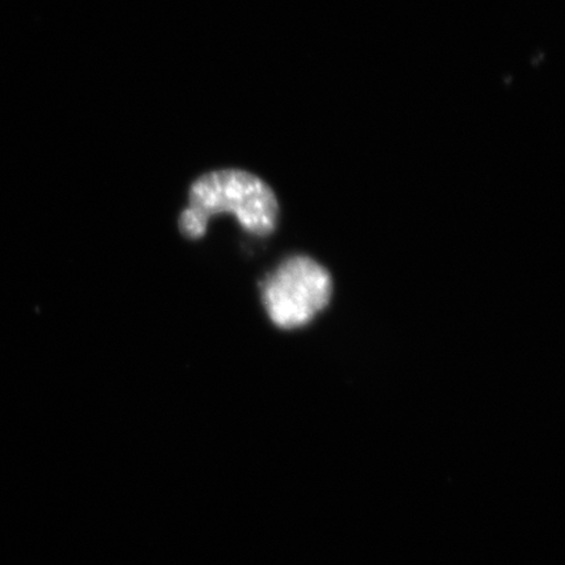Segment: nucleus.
<instances>
[{"mask_svg":"<svg viewBox=\"0 0 565 565\" xmlns=\"http://www.w3.org/2000/svg\"><path fill=\"white\" fill-rule=\"evenodd\" d=\"M223 214L235 216L252 235L270 236L278 224V198L263 179L242 169L203 174L189 190V206L179 218L181 235L200 239L211 218Z\"/></svg>","mask_w":565,"mask_h":565,"instance_id":"f257e3e1","label":"nucleus"},{"mask_svg":"<svg viewBox=\"0 0 565 565\" xmlns=\"http://www.w3.org/2000/svg\"><path fill=\"white\" fill-rule=\"evenodd\" d=\"M330 273L307 256H294L275 268L263 282V303L268 317L282 330L312 322L333 296Z\"/></svg>","mask_w":565,"mask_h":565,"instance_id":"f03ea898","label":"nucleus"}]
</instances>
